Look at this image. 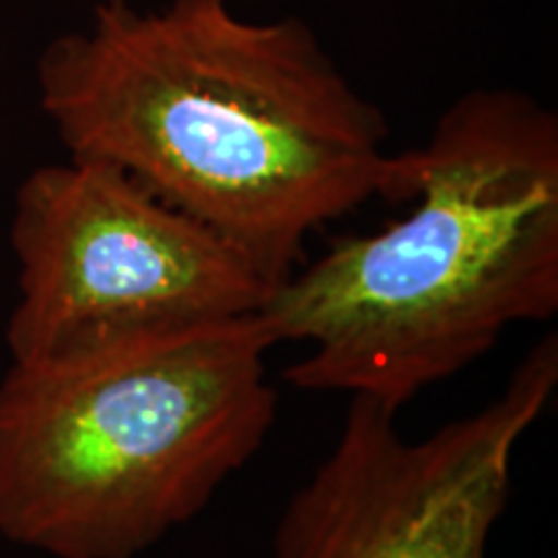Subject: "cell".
I'll list each match as a JSON object with an SVG mask.
<instances>
[{
    "label": "cell",
    "instance_id": "6da1fadb",
    "mask_svg": "<svg viewBox=\"0 0 558 558\" xmlns=\"http://www.w3.org/2000/svg\"><path fill=\"white\" fill-rule=\"evenodd\" d=\"M39 104L70 158L132 177L282 284L316 230L383 197L409 202L411 150L303 19L228 0H99L47 45Z\"/></svg>",
    "mask_w": 558,
    "mask_h": 558
},
{
    "label": "cell",
    "instance_id": "7a4b0ae2",
    "mask_svg": "<svg viewBox=\"0 0 558 558\" xmlns=\"http://www.w3.org/2000/svg\"><path fill=\"white\" fill-rule=\"evenodd\" d=\"M414 156V207L339 239L256 313L308 354L284 380L401 411L518 324L558 311V117L518 88H473Z\"/></svg>",
    "mask_w": 558,
    "mask_h": 558
},
{
    "label": "cell",
    "instance_id": "3957f363",
    "mask_svg": "<svg viewBox=\"0 0 558 558\" xmlns=\"http://www.w3.org/2000/svg\"><path fill=\"white\" fill-rule=\"evenodd\" d=\"M259 318L11 360L0 535L52 558H137L197 518L277 416Z\"/></svg>",
    "mask_w": 558,
    "mask_h": 558
},
{
    "label": "cell",
    "instance_id": "277c9868",
    "mask_svg": "<svg viewBox=\"0 0 558 558\" xmlns=\"http://www.w3.org/2000/svg\"><path fill=\"white\" fill-rule=\"evenodd\" d=\"M11 246V360L248 318L275 292L233 243L99 160L32 171L16 192Z\"/></svg>",
    "mask_w": 558,
    "mask_h": 558
},
{
    "label": "cell",
    "instance_id": "5b68a950",
    "mask_svg": "<svg viewBox=\"0 0 558 558\" xmlns=\"http://www.w3.org/2000/svg\"><path fill=\"white\" fill-rule=\"evenodd\" d=\"M556 388L548 333L486 407L427 437L409 439L399 411L352 396L329 456L279 514L271 558H486L514 452Z\"/></svg>",
    "mask_w": 558,
    "mask_h": 558
}]
</instances>
